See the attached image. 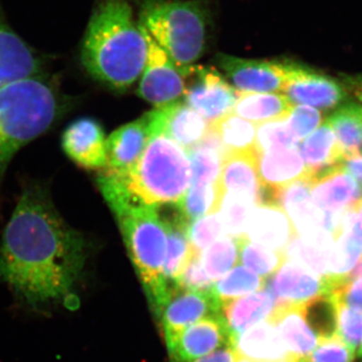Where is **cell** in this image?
Listing matches in <instances>:
<instances>
[{"label": "cell", "mask_w": 362, "mask_h": 362, "mask_svg": "<svg viewBox=\"0 0 362 362\" xmlns=\"http://www.w3.org/2000/svg\"><path fill=\"white\" fill-rule=\"evenodd\" d=\"M148 44L128 0H99L88 23L81 59L98 82L125 90L141 77Z\"/></svg>", "instance_id": "cell-2"}, {"label": "cell", "mask_w": 362, "mask_h": 362, "mask_svg": "<svg viewBox=\"0 0 362 362\" xmlns=\"http://www.w3.org/2000/svg\"><path fill=\"white\" fill-rule=\"evenodd\" d=\"M221 305L213 290L192 291L178 288L158 317L166 343L201 319L221 313Z\"/></svg>", "instance_id": "cell-13"}, {"label": "cell", "mask_w": 362, "mask_h": 362, "mask_svg": "<svg viewBox=\"0 0 362 362\" xmlns=\"http://www.w3.org/2000/svg\"><path fill=\"white\" fill-rule=\"evenodd\" d=\"M351 209L356 211L357 218H358V220L361 221L362 226V197L361 199H359L358 202H356V204H354V206L351 207Z\"/></svg>", "instance_id": "cell-49"}, {"label": "cell", "mask_w": 362, "mask_h": 362, "mask_svg": "<svg viewBox=\"0 0 362 362\" xmlns=\"http://www.w3.org/2000/svg\"><path fill=\"white\" fill-rule=\"evenodd\" d=\"M276 307L275 297L266 286L258 292L223 302L221 313L235 338L257 324L270 319Z\"/></svg>", "instance_id": "cell-26"}, {"label": "cell", "mask_w": 362, "mask_h": 362, "mask_svg": "<svg viewBox=\"0 0 362 362\" xmlns=\"http://www.w3.org/2000/svg\"><path fill=\"white\" fill-rule=\"evenodd\" d=\"M238 244L243 265L261 277H271L286 261L285 254L255 244L247 238L238 240Z\"/></svg>", "instance_id": "cell-35"}, {"label": "cell", "mask_w": 362, "mask_h": 362, "mask_svg": "<svg viewBox=\"0 0 362 362\" xmlns=\"http://www.w3.org/2000/svg\"><path fill=\"white\" fill-rule=\"evenodd\" d=\"M221 199L223 194L243 195L255 204L266 202V190L258 173L256 150L228 154L223 160L218 182Z\"/></svg>", "instance_id": "cell-18"}, {"label": "cell", "mask_w": 362, "mask_h": 362, "mask_svg": "<svg viewBox=\"0 0 362 362\" xmlns=\"http://www.w3.org/2000/svg\"><path fill=\"white\" fill-rule=\"evenodd\" d=\"M139 23L182 73L206 52L209 13L199 0H144Z\"/></svg>", "instance_id": "cell-5"}, {"label": "cell", "mask_w": 362, "mask_h": 362, "mask_svg": "<svg viewBox=\"0 0 362 362\" xmlns=\"http://www.w3.org/2000/svg\"><path fill=\"white\" fill-rule=\"evenodd\" d=\"M295 237L291 220L279 204L266 202L252 207L247 225V240L285 254Z\"/></svg>", "instance_id": "cell-17"}, {"label": "cell", "mask_w": 362, "mask_h": 362, "mask_svg": "<svg viewBox=\"0 0 362 362\" xmlns=\"http://www.w3.org/2000/svg\"><path fill=\"white\" fill-rule=\"evenodd\" d=\"M339 82L346 90L347 94L352 95L362 104V74L356 75H340Z\"/></svg>", "instance_id": "cell-46"}, {"label": "cell", "mask_w": 362, "mask_h": 362, "mask_svg": "<svg viewBox=\"0 0 362 362\" xmlns=\"http://www.w3.org/2000/svg\"><path fill=\"white\" fill-rule=\"evenodd\" d=\"M290 129L298 141L301 142L305 138L308 137L311 133L321 126L323 122V117L320 110L306 105L294 106L289 117H288Z\"/></svg>", "instance_id": "cell-42"}, {"label": "cell", "mask_w": 362, "mask_h": 362, "mask_svg": "<svg viewBox=\"0 0 362 362\" xmlns=\"http://www.w3.org/2000/svg\"><path fill=\"white\" fill-rule=\"evenodd\" d=\"M161 221L168 235V252L162 275L170 287L177 288L176 282L197 250L188 235L190 223L183 218L178 207L177 213L169 214Z\"/></svg>", "instance_id": "cell-27"}, {"label": "cell", "mask_w": 362, "mask_h": 362, "mask_svg": "<svg viewBox=\"0 0 362 362\" xmlns=\"http://www.w3.org/2000/svg\"><path fill=\"white\" fill-rule=\"evenodd\" d=\"M354 356L356 351L337 335L319 342L306 359L308 362H354Z\"/></svg>", "instance_id": "cell-44"}, {"label": "cell", "mask_w": 362, "mask_h": 362, "mask_svg": "<svg viewBox=\"0 0 362 362\" xmlns=\"http://www.w3.org/2000/svg\"><path fill=\"white\" fill-rule=\"evenodd\" d=\"M357 356H358L359 357H362V339H361V345H359V347H358V351H357Z\"/></svg>", "instance_id": "cell-50"}, {"label": "cell", "mask_w": 362, "mask_h": 362, "mask_svg": "<svg viewBox=\"0 0 362 362\" xmlns=\"http://www.w3.org/2000/svg\"><path fill=\"white\" fill-rule=\"evenodd\" d=\"M298 148L308 169L309 180L323 171L340 165L343 160L342 150L337 136L327 122L319 126L300 142Z\"/></svg>", "instance_id": "cell-28"}, {"label": "cell", "mask_w": 362, "mask_h": 362, "mask_svg": "<svg viewBox=\"0 0 362 362\" xmlns=\"http://www.w3.org/2000/svg\"><path fill=\"white\" fill-rule=\"evenodd\" d=\"M270 320L293 358L306 359L320 342L307 321L304 305L277 306Z\"/></svg>", "instance_id": "cell-23"}, {"label": "cell", "mask_w": 362, "mask_h": 362, "mask_svg": "<svg viewBox=\"0 0 362 362\" xmlns=\"http://www.w3.org/2000/svg\"><path fill=\"white\" fill-rule=\"evenodd\" d=\"M166 344L171 362H192L233 345V337L223 313H218L188 326Z\"/></svg>", "instance_id": "cell-11"}, {"label": "cell", "mask_w": 362, "mask_h": 362, "mask_svg": "<svg viewBox=\"0 0 362 362\" xmlns=\"http://www.w3.org/2000/svg\"><path fill=\"white\" fill-rule=\"evenodd\" d=\"M201 252L195 251L182 272L176 286L180 289L192 291H209L213 290L214 281L206 275L202 264Z\"/></svg>", "instance_id": "cell-43"}, {"label": "cell", "mask_w": 362, "mask_h": 362, "mask_svg": "<svg viewBox=\"0 0 362 362\" xmlns=\"http://www.w3.org/2000/svg\"><path fill=\"white\" fill-rule=\"evenodd\" d=\"M293 108L294 104L282 93L239 92L233 113L259 125L288 118Z\"/></svg>", "instance_id": "cell-29"}, {"label": "cell", "mask_w": 362, "mask_h": 362, "mask_svg": "<svg viewBox=\"0 0 362 362\" xmlns=\"http://www.w3.org/2000/svg\"><path fill=\"white\" fill-rule=\"evenodd\" d=\"M62 147L66 156L80 168H106L104 131L93 119L81 118L70 124L62 136Z\"/></svg>", "instance_id": "cell-16"}, {"label": "cell", "mask_w": 362, "mask_h": 362, "mask_svg": "<svg viewBox=\"0 0 362 362\" xmlns=\"http://www.w3.org/2000/svg\"><path fill=\"white\" fill-rule=\"evenodd\" d=\"M238 356L255 362H293L270 319L255 325L233 338Z\"/></svg>", "instance_id": "cell-25"}, {"label": "cell", "mask_w": 362, "mask_h": 362, "mask_svg": "<svg viewBox=\"0 0 362 362\" xmlns=\"http://www.w3.org/2000/svg\"><path fill=\"white\" fill-rule=\"evenodd\" d=\"M238 359H239V356H238L235 347L230 345V346L223 347L209 356L201 357V358L192 362H237Z\"/></svg>", "instance_id": "cell-47"}, {"label": "cell", "mask_w": 362, "mask_h": 362, "mask_svg": "<svg viewBox=\"0 0 362 362\" xmlns=\"http://www.w3.org/2000/svg\"><path fill=\"white\" fill-rule=\"evenodd\" d=\"M98 185L115 214L150 306L159 317L175 288L170 287L162 275L168 252V235L158 207L145 204L130 192L120 177L108 171L103 170L99 175Z\"/></svg>", "instance_id": "cell-3"}, {"label": "cell", "mask_w": 362, "mask_h": 362, "mask_svg": "<svg viewBox=\"0 0 362 362\" xmlns=\"http://www.w3.org/2000/svg\"><path fill=\"white\" fill-rule=\"evenodd\" d=\"M183 75L185 103L199 113L209 125L232 113L239 90L228 84L218 71L194 65L183 71Z\"/></svg>", "instance_id": "cell-7"}, {"label": "cell", "mask_w": 362, "mask_h": 362, "mask_svg": "<svg viewBox=\"0 0 362 362\" xmlns=\"http://www.w3.org/2000/svg\"><path fill=\"white\" fill-rule=\"evenodd\" d=\"M341 166L362 187V152L354 156L344 157Z\"/></svg>", "instance_id": "cell-48"}, {"label": "cell", "mask_w": 362, "mask_h": 362, "mask_svg": "<svg viewBox=\"0 0 362 362\" xmlns=\"http://www.w3.org/2000/svg\"><path fill=\"white\" fill-rule=\"evenodd\" d=\"M220 202L221 197L216 183L209 185H190L182 201L176 206L183 218L192 223L207 214L216 213Z\"/></svg>", "instance_id": "cell-36"}, {"label": "cell", "mask_w": 362, "mask_h": 362, "mask_svg": "<svg viewBox=\"0 0 362 362\" xmlns=\"http://www.w3.org/2000/svg\"><path fill=\"white\" fill-rule=\"evenodd\" d=\"M267 286V280L245 266H238L216 281L213 291L221 304L230 300L258 292Z\"/></svg>", "instance_id": "cell-32"}, {"label": "cell", "mask_w": 362, "mask_h": 362, "mask_svg": "<svg viewBox=\"0 0 362 362\" xmlns=\"http://www.w3.org/2000/svg\"><path fill=\"white\" fill-rule=\"evenodd\" d=\"M337 304V337L356 351L361 342L362 314L338 302Z\"/></svg>", "instance_id": "cell-41"}, {"label": "cell", "mask_w": 362, "mask_h": 362, "mask_svg": "<svg viewBox=\"0 0 362 362\" xmlns=\"http://www.w3.org/2000/svg\"><path fill=\"white\" fill-rule=\"evenodd\" d=\"M305 315L320 341L337 337V304L331 295H323L304 305Z\"/></svg>", "instance_id": "cell-37"}, {"label": "cell", "mask_w": 362, "mask_h": 362, "mask_svg": "<svg viewBox=\"0 0 362 362\" xmlns=\"http://www.w3.org/2000/svg\"><path fill=\"white\" fill-rule=\"evenodd\" d=\"M282 94L294 105H306L323 111L338 108L349 97L339 81L291 62Z\"/></svg>", "instance_id": "cell-9"}, {"label": "cell", "mask_w": 362, "mask_h": 362, "mask_svg": "<svg viewBox=\"0 0 362 362\" xmlns=\"http://www.w3.org/2000/svg\"><path fill=\"white\" fill-rule=\"evenodd\" d=\"M84 238L39 185L21 194L0 242V282L32 308L65 302L83 273Z\"/></svg>", "instance_id": "cell-1"}, {"label": "cell", "mask_w": 362, "mask_h": 362, "mask_svg": "<svg viewBox=\"0 0 362 362\" xmlns=\"http://www.w3.org/2000/svg\"><path fill=\"white\" fill-rule=\"evenodd\" d=\"M120 178L145 204L177 206L192 185V163L187 150L166 136L156 135L150 138L134 168Z\"/></svg>", "instance_id": "cell-6"}, {"label": "cell", "mask_w": 362, "mask_h": 362, "mask_svg": "<svg viewBox=\"0 0 362 362\" xmlns=\"http://www.w3.org/2000/svg\"><path fill=\"white\" fill-rule=\"evenodd\" d=\"M262 185L271 195L302 180H309L308 169L298 147L257 153Z\"/></svg>", "instance_id": "cell-22"}, {"label": "cell", "mask_w": 362, "mask_h": 362, "mask_svg": "<svg viewBox=\"0 0 362 362\" xmlns=\"http://www.w3.org/2000/svg\"><path fill=\"white\" fill-rule=\"evenodd\" d=\"M201 259L206 275L216 282L239 263L238 240L221 238L202 252Z\"/></svg>", "instance_id": "cell-33"}, {"label": "cell", "mask_w": 362, "mask_h": 362, "mask_svg": "<svg viewBox=\"0 0 362 362\" xmlns=\"http://www.w3.org/2000/svg\"><path fill=\"white\" fill-rule=\"evenodd\" d=\"M218 134L226 156L235 152L251 151L256 145L257 126L235 113H228L209 124Z\"/></svg>", "instance_id": "cell-31"}, {"label": "cell", "mask_w": 362, "mask_h": 362, "mask_svg": "<svg viewBox=\"0 0 362 362\" xmlns=\"http://www.w3.org/2000/svg\"><path fill=\"white\" fill-rule=\"evenodd\" d=\"M149 140L144 117L114 131L106 140L107 166L104 170L125 177L139 161Z\"/></svg>", "instance_id": "cell-20"}, {"label": "cell", "mask_w": 362, "mask_h": 362, "mask_svg": "<svg viewBox=\"0 0 362 362\" xmlns=\"http://www.w3.org/2000/svg\"><path fill=\"white\" fill-rule=\"evenodd\" d=\"M269 289L277 306L305 305L316 298L329 294L327 279L297 262L286 259L271 276Z\"/></svg>", "instance_id": "cell-14"}, {"label": "cell", "mask_w": 362, "mask_h": 362, "mask_svg": "<svg viewBox=\"0 0 362 362\" xmlns=\"http://www.w3.org/2000/svg\"><path fill=\"white\" fill-rule=\"evenodd\" d=\"M342 150L343 158L362 152V106L346 101L327 119Z\"/></svg>", "instance_id": "cell-30"}, {"label": "cell", "mask_w": 362, "mask_h": 362, "mask_svg": "<svg viewBox=\"0 0 362 362\" xmlns=\"http://www.w3.org/2000/svg\"><path fill=\"white\" fill-rule=\"evenodd\" d=\"M272 202L286 211L298 237H307L324 228L325 213L317 209L308 180H302L272 195Z\"/></svg>", "instance_id": "cell-21"}, {"label": "cell", "mask_w": 362, "mask_h": 362, "mask_svg": "<svg viewBox=\"0 0 362 362\" xmlns=\"http://www.w3.org/2000/svg\"><path fill=\"white\" fill-rule=\"evenodd\" d=\"M300 142L291 129L288 118L269 121L257 126L256 145L257 153L273 151V150L292 148L299 146Z\"/></svg>", "instance_id": "cell-38"}, {"label": "cell", "mask_w": 362, "mask_h": 362, "mask_svg": "<svg viewBox=\"0 0 362 362\" xmlns=\"http://www.w3.org/2000/svg\"><path fill=\"white\" fill-rule=\"evenodd\" d=\"M237 362H255V361H249V359L243 358V357L239 356V359H238Z\"/></svg>", "instance_id": "cell-51"}, {"label": "cell", "mask_w": 362, "mask_h": 362, "mask_svg": "<svg viewBox=\"0 0 362 362\" xmlns=\"http://www.w3.org/2000/svg\"><path fill=\"white\" fill-rule=\"evenodd\" d=\"M188 235L194 249L202 252L226 235L220 216L218 213H214L190 223Z\"/></svg>", "instance_id": "cell-40"}, {"label": "cell", "mask_w": 362, "mask_h": 362, "mask_svg": "<svg viewBox=\"0 0 362 362\" xmlns=\"http://www.w3.org/2000/svg\"><path fill=\"white\" fill-rule=\"evenodd\" d=\"M293 362H308V361H307V359H296V361H294Z\"/></svg>", "instance_id": "cell-52"}, {"label": "cell", "mask_w": 362, "mask_h": 362, "mask_svg": "<svg viewBox=\"0 0 362 362\" xmlns=\"http://www.w3.org/2000/svg\"><path fill=\"white\" fill-rule=\"evenodd\" d=\"M142 30L148 44V52L140 77L138 95L157 108L175 103L185 94V75L144 28Z\"/></svg>", "instance_id": "cell-8"}, {"label": "cell", "mask_w": 362, "mask_h": 362, "mask_svg": "<svg viewBox=\"0 0 362 362\" xmlns=\"http://www.w3.org/2000/svg\"><path fill=\"white\" fill-rule=\"evenodd\" d=\"M216 63L233 87L245 93H282L290 68V62L243 59L226 54H218Z\"/></svg>", "instance_id": "cell-10"}, {"label": "cell", "mask_w": 362, "mask_h": 362, "mask_svg": "<svg viewBox=\"0 0 362 362\" xmlns=\"http://www.w3.org/2000/svg\"><path fill=\"white\" fill-rule=\"evenodd\" d=\"M362 258V226L352 209L343 214L333 235L329 264L326 279L330 288L335 287L349 275Z\"/></svg>", "instance_id": "cell-19"}, {"label": "cell", "mask_w": 362, "mask_h": 362, "mask_svg": "<svg viewBox=\"0 0 362 362\" xmlns=\"http://www.w3.org/2000/svg\"><path fill=\"white\" fill-rule=\"evenodd\" d=\"M61 112L58 93L40 76L0 88V180L13 156L47 132Z\"/></svg>", "instance_id": "cell-4"}, {"label": "cell", "mask_w": 362, "mask_h": 362, "mask_svg": "<svg viewBox=\"0 0 362 362\" xmlns=\"http://www.w3.org/2000/svg\"><path fill=\"white\" fill-rule=\"evenodd\" d=\"M40 59L35 52L0 16V88L39 76Z\"/></svg>", "instance_id": "cell-24"}, {"label": "cell", "mask_w": 362, "mask_h": 362, "mask_svg": "<svg viewBox=\"0 0 362 362\" xmlns=\"http://www.w3.org/2000/svg\"><path fill=\"white\" fill-rule=\"evenodd\" d=\"M256 206L246 197L226 194L221 197L218 207L223 230L228 237L239 240L246 238L247 221L252 207Z\"/></svg>", "instance_id": "cell-34"}, {"label": "cell", "mask_w": 362, "mask_h": 362, "mask_svg": "<svg viewBox=\"0 0 362 362\" xmlns=\"http://www.w3.org/2000/svg\"><path fill=\"white\" fill-rule=\"evenodd\" d=\"M192 163V185H214L220 176L223 156L216 150L197 145L187 150Z\"/></svg>", "instance_id": "cell-39"}, {"label": "cell", "mask_w": 362, "mask_h": 362, "mask_svg": "<svg viewBox=\"0 0 362 362\" xmlns=\"http://www.w3.org/2000/svg\"><path fill=\"white\" fill-rule=\"evenodd\" d=\"M309 180L312 199L323 213H344L362 197V187L341 164Z\"/></svg>", "instance_id": "cell-15"}, {"label": "cell", "mask_w": 362, "mask_h": 362, "mask_svg": "<svg viewBox=\"0 0 362 362\" xmlns=\"http://www.w3.org/2000/svg\"><path fill=\"white\" fill-rule=\"evenodd\" d=\"M147 123L150 138L164 135L190 150L202 141L209 124L199 113L183 102L158 107L143 116Z\"/></svg>", "instance_id": "cell-12"}, {"label": "cell", "mask_w": 362, "mask_h": 362, "mask_svg": "<svg viewBox=\"0 0 362 362\" xmlns=\"http://www.w3.org/2000/svg\"><path fill=\"white\" fill-rule=\"evenodd\" d=\"M338 303L362 314V277L343 281L330 292Z\"/></svg>", "instance_id": "cell-45"}]
</instances>
